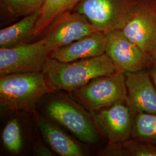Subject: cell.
Returning <instances> with one entry per match:
<instances>
[{
	"mask_svg": "<svg viewBox=\"0 0 156 156\" xmlns=\"http://www.w3.org/2000/svg\"><path fill=\"white\" fill-rule=\"evenodd\" d=\"M116 71V67L106 53L69 62H62L50 57L43 69L55 89L69 91L83 87L94 78Z\"/></svg>",
	"mask_w": 156,
	"mask_h": 156,
	"instance_id": "obj_1",
	"label": "cell"
},
{
	"mask_svg": "<svg viewBox=\"0 0 156 156\" xmlns=\"http://www.w3.org/2000/svg\"><path fill=\"white\" fill-rule=\"evenodd\" d=\"M55 90L43 71L0 78L1 104L11 111H30L43 96Z\"/></svg>",
	"mask_w": 156,
	"mask_h": 156,
	"instance_id": "obj_2",
	"label": "cell"
},
{
	"mask_svg": "<svg viewBox=\"0 0 156 156\" xmlns=\"http://www.w3.org/2000/svg\"><path fill=\"white\" fill-rule=\"evenodd\" d=\"M140 0H82L73 9L84 15L97 30H121Z\"/></svg>",
	"mask_w": 156,
	"mask_h": 156,
	"instance_id": "obj_3",
	"label": "cell"
},
{
	"mask_svg": "<svg viewBox=\"0 0 156 156\" xmlns=\"http://www.w3.org/2000/svg\"><path fill=\"white\" fill-rule=\"evenodd\" d=\"M84 106L97 112L128 99L125 73L116 71L92 79L73 91Z\"/></svg>",
	"mask_w": 156,
	"mask_h": 156,
	"instance_id": "obj_4",
	"label": "cell"
},
{
	"mask_svg": "<svg viewBox=\"0 0 156 156\" xmlns=\"http://www.w3.org/2000/svg\"><path fill=\"white\" fill-rule=\"evenodd\" d=\"M50 52L42 38L9 48H0V76L9 74L43 71Z\"/></svg>",
	"mask_w": 156,
	"mask_h": 156,
	"instance_id": "obj_5",
	"label": "cell"
},
{
	"mask_svg": "<svg viewBox=\"0 0 156 156\" xmlns=\"http://www.w3.org/2000/svg\"><path fill=\"white\" fill-rule=\"evenodd\" d=\"M105 53L115 64L117 71L134 73L151 67L154 60L133 43L121 30L105 33Z\"/></svg>",
	"mask_w": 156,
	"mask_h": 156,
	"instance_id": "obj_6",
	"label": "cell"
},
{
	"mask_svg": "<svg viewBox=\"0 0 156 156\" xmlns=\"http://www.w3.org/2000/svg\"><path fill=\"white\" fill-rule=\"evenodd\" d=\"M46 111L51 119L64 126L80 140L94 144L98 135L89 116L72 101L57 98L50 101Z\"/></svg>",
	"mask_w": 156,
	"mask_h": 156,
	"instance_id": "obj_7",
	"label": "cell"
},
{
	"mask_svg": "<svg viewBox=\"0 0 156 156\" xmlns=\"http://www.w3.org/2000/svg\"><path fill=\"white\" fill-rule=\"evenodd\" d=\"M121 30L128 39L156 61V12L151 4L140 1Z\"/></svg>",
	"mask_w": 156,
	"mask_h": 156,
	"instance_id": "obj_8",
	"label": "cell"
},
{
	"mask_svg": "<svg viewBox=\"0 0 156 156\" xmlns=\"http://www.w3.org/2000/svg\"><path fill=\"white\" fill-rule=\"evenodd\" d=\"M97 31L84 15L73 11L53 23L44 33L43 39L51 53Z\"/></svg>",
	"mask_w": 156,
	"mask_h": 156,
	"instance_id": "obj_9",
	"label": "cell"
},
{
	"mask_svg": "<svg viewBox=\"0 0 156 156\" xmlns=\"http://www.w3.org/2000/svg\"><path fill=\"white\" fill-rule=\"evenodd\" d=\"M97 112L93 114L95 121L109 140V145H122L131 136L136 113L127 101Z\"/></svg>",
	"mask_w": 156,
	"mask_h": 156,
	"instance_id": "obj_10",
	"label": "cell"
},
{
	"mask_svg": "<svg viewBox=\"0 0 156 156\" xmlns=\"http://www.w3.org/2000/svg\"><path fill=\"white\" fill-rule=\"evenodd\" d=\"M125 75L129 106L136 114H156V88L150 73L144 69Z\"/></svg>",
	"mask_w": 156,
	"mask_h": 156,
	"instance_id": "obj_11",
	"label": "cell"
},
{
	"mask_svg": "<svg viewBox=\"0 0 156 156\" xmlns=\"http://www.w3.org/2000/svg\"><path fill=\"white\" fill-rule=\"evenodd\" d=\"M106 40L105 33L97 31L52 51L50 57L69 62L101 56L105 53Z\"/></svg>",
	"mask_w": 156,
	"mask_h": 156,
	"instance_id": "obj_12",
	"label": "cell"
},
{
	"mask_svg": "<svg viewBox=\"0 0 156 156\" xmlns=\"http://www.w3.org/2000/svg\"><path fill=\"white\" fill-rule=\"evenodd\" d=\"M39 127L45 140L59 155L83 156L80 147L60 128L46 120L39 122Z\"/></svg>",
	"mask_w": 156,
	"mask_h": 156,
	"instance_id": "obj_13",
	"label": "cell"
},
{
	"mask_svg": "<svg viewBox=\"0 0 156 156\" xmlns=\"http://www.w3.org/2000/svg\"><path fill=\"white\" fill-rule=\"evenodd\" d=\"M39 12L23 17L19 21L0 30V48H9L27 42L34 37V30Z\"/></svg>",
	"mask_w": 156,
	"mask_h": 156,
	"instance_id": "obj_14",
	"label": "cell"
},
{
	"mask_svg": "<svg viewBox=\"0 0 156 156\" xmlns=\"http://www.w3.org/2000/svg\"><path fill=\"white\" fill-rule=\"evenodd\" d=\"M82 0H46L39 12L34 37L41 35L57 19L72 12Z\"/></svg>",
	"mask_w": 156,
	"mask_h": 156,
	"instance_id": "obj_15",
	"label": "cell"
},
{
	"mask_svg": "<svg viewBox=\"0 0 156 156\" xmlns=\"http://www.w3.org/2000/svg\"><path fill=\"white\" fill-rule=\"evenodd\" d=\"M46 0H0L2 22H12L40 11Z\"/></svg>",
	"mask_w": 156,
	"mask_h": 156,
	"instance_id": "obj_16",
	"label": "cell"
},
{
	"mask_svg": "<svg viewBox=\"0 0 156 156\" xmlns=\"http://www.w3.org/2000/svg\"><path fill=\"white\" fill-rule=\"evenodd\" d=\"M131 137L156 145V114L137 113L134 118Z\"/></svg>",
	"mask_w": 156,
	"mask_h": 156,
	"instance_id": "obj_17",
	"label": "cell"
},
{
	"mask_svg": "<svg viewBox=\"0 0 156 156\" xmlns=\"http://www.w3.org/2000/svg\"><path fill=\"white\" fill-rule=\"evenodd\" d=\"M2 140L8 151L15 154L19 153L22 146V138L17 119H13L7 123L2 134Z\"/></svg>",
	"mask_w": 156,
	"mask_h": 156,
	"instance_id": "obj_18",
	"label": "cell"
},
{
	"mask_svg": "<svg viewBox=\"0 0 156 156\" xmlns=\"http://www.w3.org/2000/svg\"><path fill=\"white\" fill-rule=\"evenodd\" d=\"M118 155L156 156V145L134 139L128 140L120 145Z\"/></svg>",
	"mask_w": 156,
	"mask_h": 156,
	"instance_id": "obj_19",
	"label": "cell"
},
{
	"mask_svg": "<svg viewBox=\"0 0 156 156\" xmlns=\"http://www.w3.org/2000/svg\"><path fill=\"white\" fill-rule=\"evenodd\" d=\"M150 74L156 88V61H155L151 66Z\"/></svg>",
	"mask_w": 156,
	"mask_h": 156,
	"instance_id": "obj_20",
	"label": "cell"
},
{
	"mask_svg": "<svg viewBox=\"0 0 156 156\" xmlns=\"http://www.w3.org/2000/svg\"><path fill=\"white\" fill-rule=\"evenodd\" d=\"M39 151H41L38 152L39 155H42V156H51V155H52V154H50L51 153L50 151H48V149H46L45 147H43L42 148H40Z\"/></svg>",
	"mask_w": 156,
	"mask_h": 156,
	"instance_id": "obj_21",
	"label": "cell"
},
{
	"mask_svg": "<svg viewBox=\"0 0 156 156\" xmlns=\"http://www.w3.org/2000/svg\"><path fill=\"white\" fill-rule=\"evenodd\" d=\"M151 6H153V8H154V9L156 11V2H154V3H153V4H151Z\"/></svg>",
	"mask_w": 156,
	"mask_h": 156,
	"instance_id": "obj_22",
	"label": "cell"
}]
</instances>
